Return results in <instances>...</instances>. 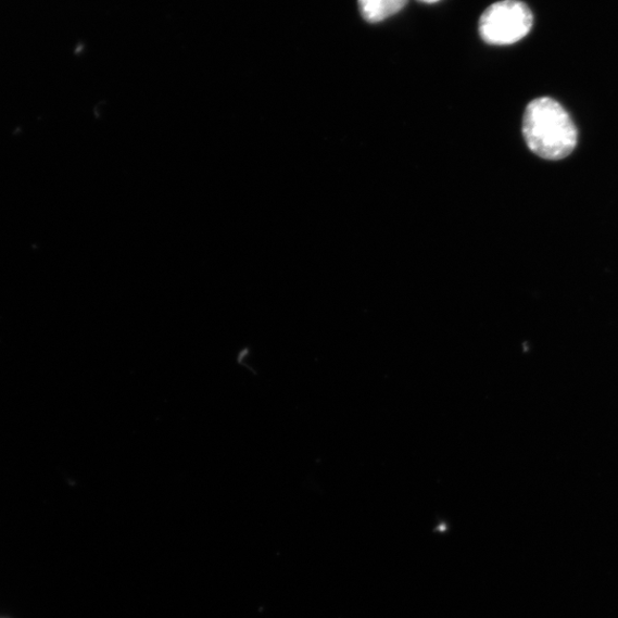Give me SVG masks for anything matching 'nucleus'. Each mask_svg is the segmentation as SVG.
Instances as JSON below:
<instances>
[{
    "instance_id": "7ed1b4c3",
    "label": "nucleus",
    "mask_w": 618,
    "mask_h": 618,
    "mask_svg": "<svg viewBox=\"0 0 618 618\" xmlns=\"http://www.w3.org/2000/svg\"><path fill=\"white\" fill-rule=\"evenodd\" d=\"M408 0H358L362 16L376 24L389 18L406 7Z\"/></svg>"
},
{
    "instance_id": "f03ea898",
    "label": "nucleus",
    "mask_w": 618,
    "mask_h": 618,
    "mask_svg": "<svg viewBox=\"0 0 618 618\" xmlns=\"http://www.w3.org/2000/svg\"><path fill=\"white\" fill-rule=\"evenodd\" d=\"M534 23L529 8L518 0L489 7L480 18V35L492 46H510L525 38Z\"/></svg>"
},
{
    "instance_id": "f257e3e1",
    "label": "nucleus",
    "mask_w": 618,
    "mask_h": 618,
    "mask_svg": "<svg viewBox=\"0 0 618 618\" xmlns=\"http://www.w3.org/2000/svg\"><path fill=\"white\" fill-rule=\"evenodd\" d=\"M522 134L530 151L550 161L568 157L579 141L577 126L564 106L546 97L527 105Z\"/></svg>"
},
{
    "instance_id": "20e7f679",
    "label": "nucleus",
    "mask_w": 618,
    "mask_h": 618,
    "mask_svg": "<svg viewBox=\"0 0 618 618\" xmlns=\"http://www.w3.org/2000/svg\"><path fill=\"white\" fill-rule=\"evenodd\" d=\"M420 2L426 4H434L440 2V0H420Z\"/></svg>"
}]
</instances>
